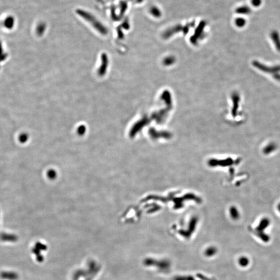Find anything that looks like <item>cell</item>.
I'll list each match as a JSON object with an SVG mask.
<instances>
[{
	"label": "cell",
	"instance_id": "obj_3",
	"mask_svg": "<svg viewBox=\"0 0 280 280\" xmlns=\"http://www.w3.org/2000/svg\"><path fill=\"white\" fill-rule=\"evenodd\" d=\"M14 19L12 16H9L6 18L5 20V26L7 28H11L14 24Z\"/></svg>",
	"mask_w": 280,
	"mask_h": 280
},
{
	"label": "cell",
	"instance_id": "obj_2",
	"mask_svg": "<svg viewBox=\"0 0 280 280\" xmlns=\"http://www.w3.org/2000/svg\"><path fill=\"white\" fill-rule=\"evenodd\" d=\"M0 239L3 241L15 242L17 240V237L12 234H2Z\"/></svg>",
	"mask_w": 280,
	"mask_h": 280
},
{
	"label": "cell",
	"instance_id": "obj_8",
	"mask_svg": "<svg viewBox=\"0 0 280 280\" xmlns=\"http://www.w3.org/2000/svg\"><path fill=\"white\" fill-rule=\"evenodd\" d=\"M261 0H252V3L255 7H258L261 5Z\"/></svg>",
	"mask_w": 280,
	"mask_h": 280
},
{
	"label": "cell",
	"instance_id": "obj_6",
	"mask_svg": "<svg viewBox=\"0 0 280 280\" xmlns=\"http://www.w3.org/2000/svg\"><path fill=\"white\" fill-rule=\"evenodd\" d=\"M236 24L238 25V26L242 27L245 24V21L243 18H238V19L236 20Z\"/></svg>",
	"mask_w": 280,
	"mask_h": 280
},
{
	"label": "cell",
	"instance_id": "obj_9",
	"mask_svg": "<svg viewBox=\"0 0 280 280\" xmlns=\"http://www.w3.org/2000/svg\"><path fill=\"white\" fill-rule=\"evenodd\" d=\"M279 210H280V204L279 205Z\"/></svg>",
	"mask_w": 280,
	"mask_h": 280
},
{
	"label": "cell",
	"instance_id": "obj_4",
	"mask_svg": "<svg viewBox=\"0 0 280 280\" xmlns=\"http://www.w3.org/2000/svg\"><path fill=\"white\" fill-rule=\"evenodd\" d=\"M239 262L240 265L242 267H246V266H248L250 261H249V259H247V257H242L240 259Z\"/></svg>",
	"mask_w": 280,
	"mask_h": 280
},
{
	"label": "cell",
	"instance_id": "obj_5",
	"mask_svg": "<svg viewBox=\"0 0 280 280\" xmlns=\"http://www.w3.org/2000/svg\"><path fill=\"white\" fill-rule=\"evenodd\" d=\"M274 149H275V145H273V144L269 145L265 148V149L264 150V152H266L267 154H269V153L271 152V151H272Z\"/></svg>",
	"mask_w": 280,
	"mask_h": 280
},
{
	"label": "cell",
	"instance_id": "obj_1",
	"mask_svg": "<svg viewBox=\"0 0 280 280\" xmlns=\"http://www.w3.org/2000/svg\"><path fill=\"white\" fill-rule=\"evenodd\" d=\"M0 277L4 280H16L18 279L17 273L13 272H3L0 274Z\"/></svg>",
	"mask_w": 280,
	"mask_h": 280
},
{
	"label": "cell",
	"instance_id": "obj_7",
	"mask_svg": "<svg viewBox=\"0 0 280 280\" xmlns=\"http://www.w3.org/2000/svg\"><path fill=\"white\" fill-rule=\"evenodd\" d=\"M239 12H241L243 14H249L250 12V10L249 9V7H243L240 8L239 11Z\"/></svg>",
	"mask_w": 280,
	"mask_h": 280
}]
</instances>
